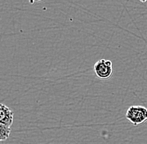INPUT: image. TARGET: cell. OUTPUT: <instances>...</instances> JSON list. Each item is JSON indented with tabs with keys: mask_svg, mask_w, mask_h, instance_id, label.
I'll use <instances>...</instances> for the list:
<instances>
[{
	"mask_svg": "<svg viewBox=\"0 0 147 144\" xmlns=\"http://www.w3.org/2000/svg\"><path fill=\"white\" fill-rule=\"evenodd\" d=\"M13 123V112L5 104L0 103V124L11 127Z\"/></svg>",
	"mask_w": 147,
	"mask_h": 144,
	"instance_id": "obj_3",
	"label": "cell"
},
{
	"mask_svg": "<svg viewBox=\"0 0 147 144\" xmlns=\"http://www.w3.org/2000/svg\"><path fill=\"white\" fill-rule=\"evenodd\" d=\"M10 134H11V127L0 124V142H3L9 139Z\"/></svg>",
	"mask_w": 147,
	"mask_h": 144,
	"instance_id": "obj_4",
	"label": "cell"
},
{
	"mask_svg": "<svg viewBox=\"0 0 147 144\" xmlns=\"http://www.w3.org/2000/svg\"><path fill=\"white\" fill-rule=\"evenodd\" d=\"M94 70L98 78L107 80L113 75V63L110 60L100 59L94 63Z\"/></svg>",
	"mask_w": 147,
	"mask_h": 144,
	"instance_id": "obj_2",
	"label": "cell"
},
{
	"mask_svg": "<svg viewBox=\"0 0 147 144\" xmlns=\"http://www.w3.org/2000/svg\"><path fill=\"white\" fill-rule=\"evenodd\" d=\"M125 117L134 126L140 125L147 121V108L143 106H130L125 113Z\"/></svg>",
	"mask_w": 147,
	"mask_h": 144,
	"instance_id": "obj_1",
	"label": "cell"
}]
</instances>
